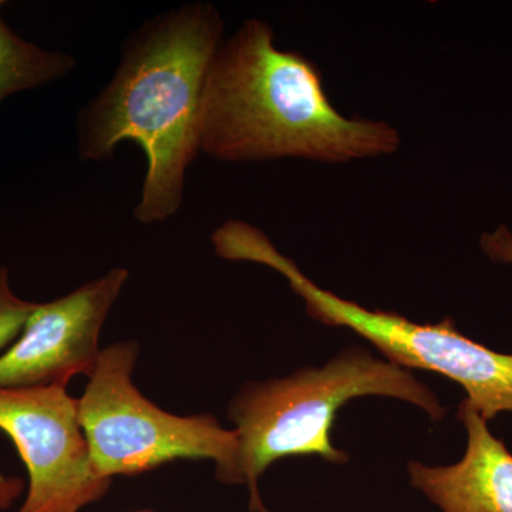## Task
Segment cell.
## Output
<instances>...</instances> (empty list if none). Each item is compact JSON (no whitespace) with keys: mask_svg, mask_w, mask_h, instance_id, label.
<instances>
[{"mask_svg":"<svg viewBox=\"0 0 512 512\" xmlns=\"http://www.w3.org/2000/svg\"><path fill=\"white\" fill-rule=\"evenodd\" d=\"M222 33L224 20L207 2L146 20L121 43L110 82L77 116L80 160H110L124 141L143 150L147 170L133 212L141 224L170 220L183 205L185 175L201 153L202 96Z\"/></svg>","mask_w":512,"mask_h":512,"instance_id":"obj_1","label":"cell"},{"mask_svg":"<svg viewBox=\"0 0 512 512\" xmlns=\"http://www.w3.org/2000/svg\"><path fill=\"white\" fill-rule=\"evenodd\" d=\"M397 130L350 120L330 103L318 67L278 49L275 32L248 19L221 43L200 113V151L229 163L296 157L323 163L392 154Z\"/></svg>","mask_w":512,"mask_h":512,"instance_id":"obj_2","label":"cell"},{"mask_svg":"<svg viewBox=\"0 0 512 512\" xmlns=\"http://www.w3.org/2000/svg\"><path fill=\"white\" fill-rule=\"evenodd\" d=\"M363 396L404 400L436 421L446 416L436 394L412 372L362 348L343 350L320 369L245 384L235 394L228 406L239 441L235 485H247L249 511L269 512L259 480L281 458L319 456L348 463V454L333 447L330 433L340 407Z\"/></svg>","mask_w":512,"mask_h":512,"instance_id":"obj_3","label":"cell"},{"mask_svg":"<svg viewBox=\"0 0 512 512\" xmlns=\"http://www.w3.org/2000/svg\"><path fill=\"white\" fill-rule=\"evenodd\" d=\"M215 254L227 261L256 262L284 275L313 319L332 328H348L376 346L389 362L404 369L439 373L466 390V400L485 421L512 413V355L474 342L453 319L420 325L399 313L369 311L313 284L299 266L282 255L261 229L227 221L212 234Z\"/></svg>","mask_w":512,"mask_h":512,"instance_id":"obj_4","label":"cell"},{"mask_svg":"<svg viewBox=\"0 0 512 512\" xmlns=\"http://www.w3.org/2000/svg\"><path fill=\"white\" fill-rule=\"evenodd\" d=\"M140 346H107L79 399L94 471L101 478L140 476L175 460H212L221 483L235 485L238 434L212 414L177 416L150 402L133 382Z\"/></svg>","mask_w":512,"mask_h":512,"instance_id":"obj_5","label":"cell"},{"mask_svg":"<svg viewBox=\"0 0 512 512\" xmlns=\"http://www.w3.org/2000/svg\"><path fill=\"white\" fill-rule=\"evenodd\" d=\"M0 431L28 470L16 512H80L109 493L113 480L94 471L79 399L67 387H0Z\"/></svg>","mask_w":512,"mask_h":512,"instance_id":"obj_6","label":"cell"},{"mask_svg":"<svg viewBox=\"0 0 512 512\" xmlns=\"http://www.w3.org/2000/svg\"><path fill=\"white\" fill-rule=\"evenodd\" d=\"M113 268L69 295L39 303L13 345L0 355V387L64 386L93 375L100 335L128 281Z\"/></svg>","mask_w":512,"mask_h":512,"instance_id":"obj_7","label":"cell"},{"mask_svg":"<svg viewBox=\"0 0 512 512\" xmlns=\"http://www.w3.org/2000/svg\"><path fill=\"white\" fill-rule=\"evenodd\" d=\"M457 417L467 433L464 457L446 467L410 461V484L441 512H512L510 450L468 400L458 406Z\"/></svg>","mask_w":512,"mask_h":512,"instance_id":"obj_8","label":"cell"},{"mask_svg":"<svg viewBox=\"0 0 512 512\" xmlns=\"http://www.w3.org/2000/svg\"><path fill=\"white\" fill-rule=\"evenodd\" d=\"M76 66L73 56L26 42L0 18V103L12 94L62 80Z\"/></svg>","mask_w":512,"mask_h":512,"instance_id":"obj_9","label":"cell"},{"mask_svg":"<svg viewBox=\"0 0 512 512\" xmlns=\"http://www.w3.org/2000/svg\"><path fill=\"white\" fill-rule=\"evenodd\" d=\"M39 303L26 301L13 292L9 269L0 266V352L19 338Z\"/></svg>","mask_w":512,"mask_h":512,"instance_id":"obj_10","label":"cell"},{"mask_svg":"<svg viewBox=\"0 0 512 512\" xmlns=\"http://www.w3.org/2000/svg\"><path fill=\"white\" fill-rule=\"evenodd\" d=\"M480 247L491 261L512 265V231L507 225H500L493 232H484Z\"/></svg>","mask_w":512,"mask_h":512,"instance_id":"obj_11","label":"cell"},{"mask_svg":"<svg viewBox=\"0 0 512 512\" xmlns=\"http://www.w3.org/2000/svg\"><path fill=\"white\" fill-rule=\"evenodd\" d=\"M28 484L22 477L8 476L0 471V512L10 510L23 494L26 493Z\"/></svg>","mask_w":512,"mask_h":512,"instance_id":"obj_12","label":"cell"},{"mask_svg":"<svg viewBox=\"0 0 512 512\" xmlns=\"http://www.w3.org/2000/svg\"><path fill=\"white\" fill-rule=\"evenodd\" d=\"M130 512H156V511L148 510V508H143V510H136V511H130Z\"/></svg>","mask_w":512,"mask_h":512,"instance_id":"obj_13","label":"cell"},{"mask_svg":"<svg viewBox=\"0 0 512 512\" xmlns=\"http://www.w3.org/2000/svg\"><path fill=\"white\" fill-rule=\"evenodd\" d=\"M3 5H5V2H0V9L3 8Z\"/></svg>","mask_w":512,"mask_h":512,"instance_id":"obj_14","label":"cell"}]
</instances>
